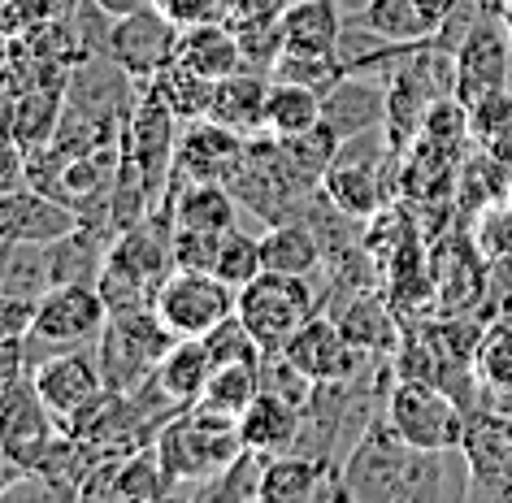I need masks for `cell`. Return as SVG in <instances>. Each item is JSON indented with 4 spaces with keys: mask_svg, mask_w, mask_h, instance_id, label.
<instances>
[{
    "mask_svg": "<svg viewBox=\"0 0 512 503\" xmlns=\"http://www.w3.org/2000/svg\"><path fill=\"white\" fill-rule=\"evenodd\" d=\"M31 382H35V391H40V399L48 404V412L61 421V430H70V425L109 391L105 369H100V356H96V343L66 347V352L35 360Z\"/></svg>",
    "mask_w": 512,
    "mask_h": 503,
    "instance_id": "30bf717a",
    "label": "cell"
},
{
    "mask_svg": "<svg viewBox=\"0 0 512 503\" xmlns=\"http://www.w3.org/2000/svg\"><path fill=\"white\" fill-rule=\"evenodd\" d=\"M57 438H61V421L48 412V404L31 382V373L0 391V451H5V456H14L22 469L31 473L35 464L48 456V447H53Z\"/></svg>",
    "mask_w": 512,
    "mask_h": 503,
    "instance_id": "7c38bea8",
    "label": "cell"
},
{
    "mask_svg": "<svg viewBox=\"0 0 512 503\" xmlns=\"http://www.w3.org/2000/svg\"><path fill=\"white\" fill-rule=\"evenodd\" d=\"M27 178V148L18 144V135L0 118V187H14Z\"/></svg>",
    "mask_w": 512,
    "mask_h": 503,
    "instance_id": "ab89813d",
    "label": "cell"
},
{
    "mask_svg": "<svg viewBox=\"0 0 512 503\" xmlns=\"http://www.w3.org/2000/svg\"><path fill=\"white\" fill-rule=\"evenodd\" d=\"M178 61L187 70L204 74V79H226V74L243 70V48H239V35L235 27H226L222 18H209V22H187L183 35H178Z\"/></svg>",
    "mask_w": 512,
    "mask_h": 503,
    "instance_id": "ffe728a7",
    "label": "cell"
},
{
    "mask_svg": "<svg viewBox=\"0 0 512 503\" xmlns=\"http://www.w3.org/2000/svg\"><path fill=\"white\" fill-rule=\"evenodd\" d=\"M382 417L404 443L421 451H460L469 430L465 408L452 399V391L439 382H413L400 378L382 399Z\"/></svg>",
    "mask_w": 512,
    "mask_h": 503,
    "instance_id": "3957f363",
    "label": "cell"
},
{
    "mask_svg": "<svg viewBox=\"0 0 512 503\" xmlns=\"http://www.w3.org/2000/svg\"><path fill=\"white\" fill-rule=\"evenodd\" d=\"M92 5H96L105 18H122V14H131V9L144 5V0H92Z\"/></svg>",
    "mask_w": 512,
    "mask_h": 503,
    "instance_id": "f6af8a7d",
    "label": "cell"
},
{
    "mask_svg": "<svg viewBox=\"0 0 512 503\" xmlns=\"http://www.w3.org/2000/svg\"><path fill=\"white\" fill-rule=\"evenodd\" d=\"M447 456L452 451H421L404 443L387 417H374L339 469L343 499H430L443 490Z\"/></svg>",
    "mask_w": 512,
    "mask_h": 503,
    "instance_id": "6da1fadb",
    "label": "cell"
},
{
    "mask_svg": "<svg viewBox=\"0 0 512 503\" xmlns=\"http://www.w3.org/2000/svg\"><path fill=\"white\" fill-rule=\"evenodd\" d=\"M217 243H222V235H204V230H178L174 226V269H209L213 274Z\"/></svg>",
    "mask_w": 512,
    "mask_h": 503,
    "instance_id": "74e56055",
    "label": "cell"
},
{
    "mask_svg": "<svg viewBox=\"0 0 512 503\" xmlns=\"http://www.w3.org/2000/svg\"><path fill=\"white\" fill-rule=\"evenodd\" d=\"M469 139L482 148V157H495L499 165H512V92L482 96L478 105H469Z\"/></svg>",
    "mask_w": 512,
    "mask_h": 503,
    "instance_id": "f546056e",
    "label": "cell"
},
{
    "mask_svg": "<svg viewBox=\"0 0 512 503\" xmlns=\"http://www.w3.org/2000/svg\"><path fill=\"white\" fill-rule=\"evenodd\" d=\"M417 5L426 9V14H430L434 22H439V27H443V22H447V18H452L456 9H460V0H417Z\"/></svg>",
    "mask_w": 512,
    "mask_h": 503,
    "instance_id": "ee69618b",
    "label": "cell"
},
{
    "mask_svg": "<svg viewBox=\"0 0 512 503\" xmlns=\"http://www.w3.org/2000/svg\"><path fill=\"white\" fill-rule=\"evenodd\" d=\"M178 35H183V22L165 5H157V0H144L131 14L113 18L105 48H109V61L131 83H152L174 61Z\"/></svg>",
    "mask_w": 512,
    "mask_h": 503,
    "instance_id": "8992f818",
    "label": "cell"
},
{
    "mask_svg": "<svg viewBox=\"0 0 512 503\" xmlns=\"http://www.w3.org/2000/svg\"><path fill=\"white\" fill-rule=\"evenodd\" d=\"M0 118H5V126L18 135V144L22 148H44L48 139L57 135V118H61V92L53 87H35V92H22V96H14L5 109H0Z\"/></svg>",
    "mask_w": 512,
    "mask_h": 503,
    "instance_id": "4316f807",
    "label": "cell"
},
{
    "mask_svg": "<svg viewBox=\"0 0 512 503\" xmlns=\"http://www.w3.org/2000/svg\"><path fill=\"white\" fill-rule=\"evenodd\" d=\"M152 308L174 339H204L239 308V291L209 269H174L152 295Z\"/></svg>",
    "mask_w": 512,
    "mask_h": 503,
    "instance_id": "52a82bcc",
    "label": "cell"
},
{
    "mask_svg": "<svg viewBox=\"0 0 512 503\" xmlns=\"http://www.w3.org/2000/svg\"><path fill=\"white\" fill-rule=\"evenodd\" d=\"M335 321L361 352H391L395 347V317L378 295H356Z\"/></svg>",
    "mask_w": 512,
    "mask_h": 503,
    "instance_id": "4dcf8cb0",
    "label": "cell"
},
{
    "mask_svg": "<svg viewBox=\"0 0 512 503\" xmlns=\"http://www.w3.org/2000/svg\"><path fill=\"white\" fill-rule=\"evenodd\" d=\"M326 122V96L304 83L274 79L270 87V109H265V135L274 139H296L309 135Z\"/></svg>",
    "mask_w": 512,
    "mask_h": 503,
    "instance_id": "d4e9b609",
    "label": "cell"
},
{
    "mask_svg": "<svg viewBox=\"0 0 512 503\" xmlns=\"http://www.w3.org/2000/svg\"><path fill=\"white\" fill-rule=\"evenodd\" d=\"M148 87L174 109L178 122H200V118H209V109H213V87L217 83L204 79V74H196V70H187L183 61L174 57Z\"/></svg>",
    "mask_w": 512,
    "mask_h": 503,
    "instance_id": "f1b7e54d",
    "label": "cell"
},
{
    "mask_svg": "<svg viewBox=\"0 0 512 503\" xmlns=\"http://www.w3.org/2000/svg\"><path fill=\"white\" fill-rule=\"evenodd\" d=\"M83 222L79 209L44 196L27 178L14 187H0V243H53Z\"/></svg>",
    "mask_w": 512,
    "mask_h": 503,
    "instance_id": "5bb4252c",
    "label": "cell"
},
{
    "mask_svg": "<svg viewBox=\"0 0 512 503\" xmlns=\"http://www.w3.org/2000/svg\"><path fill=\"white\" fill-rule=\"evenodd\" d=\"M178 230H204V235H226L239 217V200L226 183H187L170 196V209Z\"/></svg>",
    "mask_w": 512,
    "mask_h": 503,
    "instance_id": "603a6c76",
    "label": "cell"
},
{
    "mask_svg": "<svg viewBox=\"0 0 512 503\" xmlns=\"http://www.w3.org/2000/svg\"><path fill=\"white\" fill-rule=\"evenodd\" d=\"M157 5H165V0H157Z\"/></svg>",
    "mask_w": 512,
    "mask_h": 503,
    "instance_id": "681fc988",
    "label": "cell"
},
{
    "mask_svg": "<svg viewBox=\"0 0 512 503\" xmlns=\"http://www.w3.org/2000/svg\"><path fill=\"white\" fill-rule=\"evenodd\" d=\"M213 274L230 282V287H248L256 274H265V256H261V235H248V230L230 226L222 243H217V261H213Z\"/></svg>",
    "mask_w": 512,
    "mask_h": 503,
    "instance_id": "e575fe53",
    "label": "cell"
},
{
    "mask_svg": "<svg viewBox=\"0 0 512 503\" xmlns=\"http://www.w3.org/2000/svg\"><path fill=\"white\" fill-rule=\"evenodd\" d=\"M105 326L109 304L96 291V282H57L40 295L27 347H48V356L66 352V347H87L105 334Z\"/></svg>",
    "mask_w": 512,
    "mask_h": 503,
    "instance_id": "ba28073f",
    "label": "cell"
},
{
    "mask_svg": "<svg viewBox=\"0 0 512 503\" xmlns=\"http://www.w3.org/2000/svg\"><path fill=\"white\" fill-rule=\"evenodd\" d=\"M283 356L296 365L300 373H309L313 382H352L356 373H361L365 365V356L348 334H343V326L335 317H326V313H313L304 326L291 334L287 347H283Z\"/></svg>",
    "mask_w": 512,
    "mask_h": 503,
    "instance_id": "4fadbf2b",
    "label": "cell"
},
{
    "mask_svg": "<svg viewBox=\"0 0 512 503\" xmlns=\"http://www.w3.org/2000/svg\"><path fill=\"white\" fill-rule=\"evenodd\" d=\"M478 5H482V9H491V14H495V9L504 5V0H478Z\"/></svg>",
    "mask_w": 512,
    "mask_h": 503,
    "instance_id": "7dc6e473",
    "label": "cell"
},
{
    "mask_svg": "<svg viewBox=\"0 0 512 503\" xmlns=\"http://www.w3.org/2000/svg\"><path fill=\"white\" fill-rule=\"evenodd\" d=\"M508 447H512V417H508Z\"/></svg>",
    "mask_w": 512,
    "mask_h": 503,
    "instance_id": "c3c4849f",
    "label": "cell"
},
{
    "mask_svg": "<svg viewBox=\"0 0 512 503\" xmlns=\"http://www.w3.org/2000/svg\"><path fill=\"white\" fill-rule=\"evenodd\" d=\"M265 464H270V451L243 447L235 460L226 464L217 477H209L204 486H196L191 495L196 499H261V482H265Z\"/></svg>",
    "mask_w": 512,
    "mask_h": 503,
    "instance_id": "1f68e13d",
    "label": "cell"
},
{
    "mask_svg": "<svg viewBox=\"0 0 512 503\" xmlns=\"http://www.w3.org/2000/svg\"><path fill=\"white\" fill-rule=\"evenodd\" d=\"M278 18H283L287 53H300V57L339 53L343 18H339L335 0H287Z\"/></svg>",
    "mask_w": 512,
    "mask_h": 503,
    "instance_id": "44dd1931",
    "label": "cell"
},
{
    "mask_svg": "<svg viewBox=\"0 0 512 503\" xmlns=\"http://www.w3.org/2000/svg\"><path fill=\"white\" fill-rule=\"evenodd\" d=\"M31 373V352H27V339H0V391L14 386L18 378Z\"/></svg>",
    "mask_w": 512,
    "mask_h": 503,
    "instance_id": "60d3db41",
    "label": "cell"
},
{
    "mask_svg": "<svg viewBox=\"0 0 512 503\" xmlns=\"http://www.w3.org/2000/svg\"><path fill=\"white\" fill-rule=\"evenodd\" d=\"M209 373H213V356L204 339H174V347L161 356V365L152 369V378H144L139 386H148L161 408L183 412L191 404H200Z\"/></svg>",
    "mask_w": 512,
    "mask_h": 503,
    "instance_id": "9a60e30c",
    "label": "cell"
},
{
    "mask_svg": "<svg viewBox=\"0 0 512 503\" xmlns=\"http://www.w3.org/2000/svg\"><path fill=\"white\" fill-rule=\"evenodd\" d=\"M204 347H209L213 365H261V343L252 339V330L243 326L239 313H230L222 326H213L204 334Z\"/></svg>",
    "mask_w": 512,
    "mask_h": 503,
    "instance_id": "d590c367",
    "label": "cell"
},
{
    "mask_svg": "<svg viewBox=\"0 0 512 503\" xmlns=\"http://www.w3.org/2000/svg\"><path fill=\"white\" fill-rule=\"evenodd\" d=\"M243 326L252 330V339L261 343V352H283L287 339L296 334L313 313H322L317 291L309 278L296 274H256L248 287H239V308Z\"/></svg>",
    "mask_w": 512,
    "mask_h": 503,
    "instance_id": "277c9868",
    "label": "cell"
},
{
    "mask_svg": "<svg viewBox=\"0 0 512 503\" xmlns=\"http://www.w3.org/2000/svg\"><path fill=\"white\" fill-rule=\"evenodd\" d=\"M174 347L170 326L157 317V308H135V313H109L105 334L96 339V356L105 369L109 391H135L152 369L161 365V356Z\"/></svg>",
    "mask_w": 512,
    "mask_h": 503,
    "instance_id": "5b68a950",
    "label": "cell"
},
{
    "mask_svg": "<svg viewBox=\"0 0 512 503\" xmlns=\"http://www.w3.org/2000/svg\"><path fill=\"white\" fill-rule=\"evenodd\" d=\"M473 373L486 395L512 399V321H499L473 343Z\"/></svg>",
    "mask_w": 512,
    "mask_h": 503,
    "instance_id": "d6a6232c",
    "label": "cell"
},
{
    "mask_svg": "<svg viewBox=\"0 0 512 503\" xmlns=\"http://www.w3.org/2000/svg\"><path fill=\"white\" fill-rule=\"evenodd\" d=\"M35 308H40V295L0 291V339H27L35 326Z\"/></svg>",
    "mask_w": 512,
    "mask_h": 503,
    "instance_id": "f35d334b",
    "label": "cell"
},
{
    "mask_svg": "<svg viewBox=\"0 0 512 503\" xmlns=\"http://www.w3.org/2000/svg\"><path fill=\"white\" fill-rule=\"evenodd\" d=\"M165 9L183 22H209V18H226V0H165Z\"/></svg>",
    "mask_w": 512,
    "mask_h": 503,
    "instance_id": "b9f144b4",
    "label": "cell"
},
{
    "mask_svg": "<svg viewBox=\"0 0 512 503\" xmlns=\"http://www.w3.org/2000/svg\"><path fill=\"white\" fill-rule=\"evenodd\" d=\"M270 87H274V74L265 70H235L226 79H217L213 87V109L209 118L239 131L243 139H256L265 135V109H270Z\"/></svg>",
    "mask_w": 512,
    "mask_h": 503,
    "instance_id": "e0dca14e",
    "label": "cell"
},
{
    "mask_svg": "<svg viewBox=\"0 0 512 503\" xmlns=\"http://www.w3.org/2000/svg\"><path fill=\"white\" fill-rule=\"evenodd\" d=\"M261 256L270 274H296V278H313L322 269V239L309 222H274L261 235Z\"/></svg>",
    "mask_w": 512,
    "mask_h": 503,
    "instance_id": "cb8c5ba5",
    "label": "cell"
},
{
    "mask_svg": "<svg viewBox=\"0 0 512 503\" xmlns=\"http://www.w3.org/2000/svg\"><path fill=\"white\" fill-rule=\"evenodd\" d=\"M343 74H348V66H343L339 53H326V57H300V53H283L274 66V79H291V83H304L313 87V92H330Z\"/></svg>",
    "mask_w": 512,
    "mask_h": 503,
    "instance_id": "8d00e7d4",
    "label": "cell"
},
{
    "mask_svg": "<svg viewBox=\"0 0 512 503\" xmlns=\"http://www.w3.org/2000/svg\"><path fill=\"white\" fill-rule=\"evenodd\" d=\"M152 447H157L165 473L178 486L196 490L239 456L243 438H239V421L217 417V412H204V408H183L157 430Z\"/></svg>",
    "mask_w": 512,
    "mask_h": 503,
    "instance_id": "7a4b0ae2",
    "label": "cell"
},
{
    "mask_svg": "<svg viewBox=\"0 0 512 503\" xmlns=\"http://www.w3.org/2000/svg\"><path fill=\"white\" fill-rule=\"evenodd\" d=\"M300 430H304V408L287 404L283 395L274 391H261L248 404V412L239 417V438L243 447H256V451H291L300 443Z\"/></svg>",
    "mask_w": 512,
    "mask_h": 503,
    "instance_id": "7402d4cb",
    "label": "cell"
},
{
    "mask_svg": "<svg viewBox=\"0 0 512 503\" xmlns=\"http://www.w3.org/2000/svg\"><path fill=\"white\" fill-rule=\"evenodd\" d=\"M339 469H330L326 456H309V451H278L265 464V482H261V503H309L322 495L343 499L339 477H330Z\"/></svg>",
    "mask_w": 512,
    "mask_h": 503,
    "instance_id": "2e32d148",
    "label": "cell"
},
{
    "mask_svg": "<svg viewBox=\"0 0 512 503\" xmlns=\"http://www.w3.org/2000/svg\"><path fill=\"white\" fill-rule=\"evenodd\" d=\"M387 122V87H378L374 79L348 70L343 79L326 92V126L339 139H356L365 131H378Z\"/></svg>",
    "mask_w": 512,
    "mask_h": 503,
    "instance_id": "ac0fdd59",
    "label": "cell"
},
{
    "mask_svg": "<svg viewBox=\"0 0 512 503\" xmlns=\"http://www.w3.org/2000/svg\"><path fill=\"white\" fill-rule=\"evenodd\" d=\"M22 473H27V469H22L14 456H5V451H0V499L14 495V486H18V477H22Z\"/></svg>",
    "mask_w": 512,
    "mask_h": 503,
    "instance_id": "7bdbcfd3",
    "label": "cell"
},
{
    "mask_svg": "<svg viewBox=\"0 0 512 503\" xmlns=\"http://www.w3.org/2000/svg\"><path fill=\"white\" fill-rule=\"evenodd\" d=\"M508 74H512V35L504 31L499 14L478 18L452 53V96L469 109L482 96L508 87Z\"/></svg>",
    "mask_w": 512,
    "mask_h": 503,
    "instance_id": "8fae6325",
    "label": "cell"
},
{
    "mask_svg": "<svg viewBox=\"0 0 512 503\" xmlns=\"http://www.w3.org/2000/svg\"><path fill=\"white\" fill-rule=\"evenodd\" d=\"M256 395H261V365H213L200 404H191V408H204V412H217V417L239 421Z\"/></svg>",
    "mask_w": 512,
    "mask_h": 503,
    "instance_id": "83f0119b",
    "label": "cell"
},
{
    "mask_svg": "<svg viewBox=\"0 0 512 503\" xmlns=\"http://www.w3.org/2000/svg\"><path fill=\"white\" fill-rule=\"evenodd\" d=\"M248 148L252 139H243L239 131L213 122V118H200V122H187V131L178 135L174 144V165H170V191H165V204L157 213L170 209V196L187 183H235L248 165Z\"/></svg>",
    "mask_w": 512,
    "mask_h": 503,
    "instance_id": "9c48e42d",
    "label": "cell"
},
{
    "mask_svg": "<svg viewBox=\"0 0 512 503\" xmlns=\"http://www.w3.org/2000/svg\"><path fill=\"white\" fill-rule=\"evenodd\" d=\"M356 22L391 44H426L439 35V22H434L417 0H365Z\"/></svg>",
    "mask_w": 512,
    "mask_h": 503,
    "instance_id": "484cf974",
    "label": "cell"
},
{
    "mask_svg": "<svg viewBox=\"0 0 512 503\" xmlns=\"http://www.w3.org/2000/svg\"><path fill=\"white\" fill-rule=\"evenodd\" d=\"M495 14H499V22H504V31L512 35V0H504V5H499Z\"/></svg>",
    "mask_w": 512,
    "mask_h": 503,
    "instance_id": "bcb514c9",
    "label": "cell"
},
{
    "mask_svg": "<svg viewBox=\"0 0 512 503\" xmlns=\"http://www.w3.org/2000/svg\"><path fill=\"white\" fill-rule=\"evenodd\" d=\"M239 35V48H243V66L248 70H265L274 74L278 57L287 53V40H283V18L278 14H256V18H239L230 22Z\"/></svg>",
    "mask_w": 512,
    "mask_h": 503,
    "instance_id": "836d02e7",
    "label": "cell"
},
{
    "mask_svg": "<svg viewBox=\"0 0 512 503\" xmlns=\"http://www.w3.org/2000/svg\"><path fill=\"white\" fill-rule=\"evenodd\" d=\"M322 196L335 204V213L352 217V222H365V217H378L382 204H387V191L378 183L374 161H352V152L339 148L335 165L322 178Z\"/></svg>",
    "mask_w": 512,
    "mask_h": 503,
    "instance_id": "d6986e66",
    "label": "cell"
}]
</instances>
